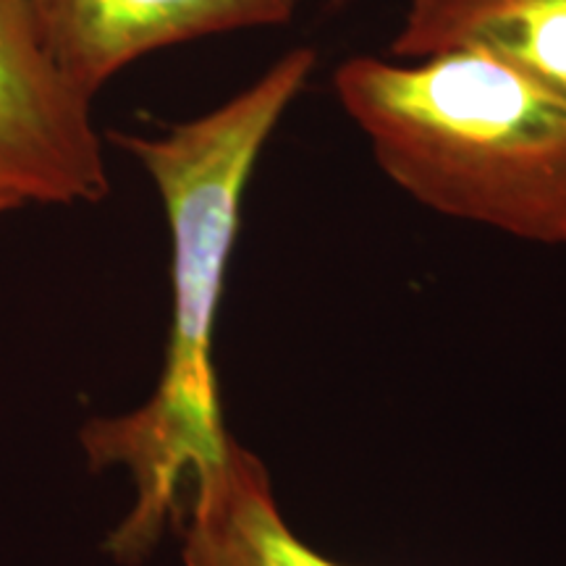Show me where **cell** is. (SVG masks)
<instances>
[{"label": "cell", "mask_w": 566, "mask_h": 566, "mask_svg": "<svg viewBox=\"0 0 566 566\" xmlns=\"http://www.w3.org/2000/svg\"><path fill=\"white\" fill-rule=\"evenodd\" d=\"M315 63L313 48H294L202 116L158 134H111L153 179L171 233V325L158 386L129 415L82 430L90 467H122L134 483L132 512L105 543L118 564H142L168 527L181 530L195 480L229 449L216 370L226 275L247 184Z\"/></svg>", "instance_id": "obj_1"}, {"label": "cell", "mask_w": 566, "mask_h": 566, "mask_svg": "<svg viewBox=\"0 0 566 566\" xmlns=\"http://www.w3.org/2000/svg\"><path fill=\"white\" fill-rule=\"evenodd\" d=\"M334 92L380 171L422 208L566 247V105L554 95L478 53L354 55Z\"/></svg>", "instance_id": "obj_2"}, {"label": "cell", "mask_w": 566, "mask_h": 566, "mask_svg": "<svg viewBox=\"0 0 566 566\" xmlns=\"http://www.w3.org/2000/svg\"><path fill=\"white\" fill-rule=\"evenodd\" d=\"M0 192L21 205L111 192L92 97L59 69L27 0H0Z\"/></svg>", "instance_id": "obj_3"}, {"label": "cell", "mask_w": 566, "mask_h": 566, "mask_svg": "<svg viewBox=\"0 0 566 566\" xmlns=\"http://www.w3.org/2000/svg\"><path fill=\"white\" fill-rule=\"evenodd\" d=\"M59 69L95 101L163 48L292 24L304 0H27Z\"/></svg>", "instance_id": "obj_4"}, {"label": "cell", "mask_w": 566, "mask_h": 566, "mask_svg": "<svg viewBox=\"0 0 566 566\" xmlns=\"http://www.w3.org/2000/svg\"><path fill=\"white\" fill-rule=\"evenodd\" d=\"M478 53L566 105V0H409L388 55Z\"/></svg>", "instance_id": "obj_5"}, {"label": "cell", "mask_w": 566, "mask_h": 566, "mask_svg": "<svg viewBox=\"0 0 566 566\" xmlns=\"http://www.w3.org/2000/svg\"><path fill=\"white\" fill-rule=\"evenodd\" d=\"M181 533L184 566H349L289 527L263 459L233 438L221 462L195 480Z\"/></svg>", "instance_id": "obj_6"}, {"label": "cell", "mask_w": 566, "mask_h": 566, "mask_svg": "<svg viewBox=\"0 0 566 566\" xmlns=\"http://www.w3.org/2000/svg\"><path fill=\"white\" fill-rule=\"evenodd\" d=\"M19 208H24V205H21L17 197H11V195H6V192H0V216H3V212H11V210H19Z\"/></svg>", "instance_id": "obj_7"}]
</instances>
